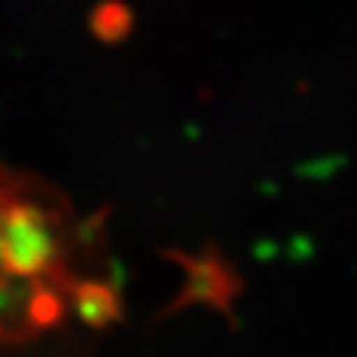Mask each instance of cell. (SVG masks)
<instances>
[{
    "label": "cell",
    "instance_id": "obj_1",
    "mask_svg": "<svg viewBox=\"0 0 357 357\" xmlns=\"http://www.w3.org/2000/svg\"><path fill=\"white\" fill-rule=\"evenodd\" d=\"M77 238L60 201L0 176V342L38 337L89 303Z\"/></svg>",
    "mask_w": 357,
    "mask_h": 357
}]
</instances>
